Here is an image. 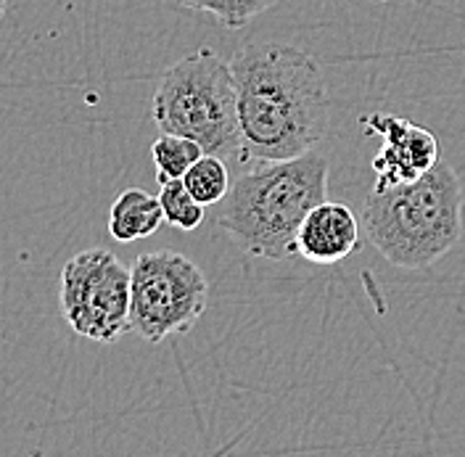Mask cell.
Returning <instances> with one entry per match:
<instances>
[{"mask_svg": "<svg viewBox=\"0 0 465 457\" xmlns=\"http://www.w3.org/2000/svg\"><path fill=\"white\" fill-rule=\"evenodd\" d=\"M243 162H283L312 151L331 95L315 56L281 43L238 48L231 58Z\"/></svg>", "mask_w": 465, "mask_h": 457, "instance_id": "1", "label": "cell"}, {"mask_svg": "<svg viewBox=\"0 0 465 457\" xmlns=\"http://www.w3.org/2000/svg\"><path fill=\"white\" fill-rule=\"evenodd\" d=\"M328 162L315 151L243 172L217 206V223L252 257L286 262L296 254L304 217L325 201Z\"/></svg>", "mask_w": 465, "mask_h": 457, "instance_id": "2", "label": "cell"}, {"mask_svg": "<svg viewBox=\"0 0 465 457\" xmlns=\"http://www.w3.org/2000/svg\"><path fill=\"white\" fill-rule=\"evenodd\" d=\"M362 228L394 267L423 270L463 238V185L447 162L394 188H373L362 204Z\"/></svg>", "mask_w": 465, "mask_h": 457, "instance_id": "3", "label": "cell"}, {"mask_svg": "<svg viewBox=\"0 0 465 457\" xmlns=\"http://www.w3.org/2000/svg\"><path fill=\"white\" fill-rule=\"evenodd\" d=\"M153 122L162 133L185 135L203 154H238V93L231 61L199 48L173 64L153 93Z\"/></svg>", "mask_w": 465, "mask_h": 457, "instance_id": "4", "label": "cell"}, {"mask_svg": "<svg viewBox=\"0 0 465 457\" xmlns=\"http://www.w3.org/2000/svg\"><path fill=\"white\" fill-rule=\"evenodd\" d=\"M130 328L143 342L159 343L188 333L206 313L209 281L193 259L162 249L130 267Z\"/></svg>", "mask_w": 465, "mask_h": 457, "instance_id": "5", "label": "cell"}, {"mask_svg": "<svg viewBox=\"0 0 465 457\" xmlns=\"http://www.w3.org/2000/svg\"><path fill=\"white\" fill-rule=\"evenodd\" d=\"M130 267L109 249H85L61 267L58 304L80 339L114 343L130 333Z\"/></svg>", "mask_w": 465, "mask_h": 457, "instance_id": "6", "label": "cell"}, {"mask_svg": "<svg viewBox=\"0 0 465 457\" xmlns=\"http://www.w3.org/2000/svg\"><path fill=\"white\" fill-rule=\"evenodd\" d=\"M368 135H378L383 144L371 162L376 188H394L412 183L441 162V145L434 133L397 114H365L360 119Z\"/></svg>", "mask_w": 465, "mask_h": 457, "instance_id": "7", "label": "cell"}, {"mask_svg": "<svg viewBox=\"0 0 465 457\" xmlns=\"http://www.w3.org/2000/svg\"><path fill=\"white\" fill-rule=\"evenodd\" d=\"M360 220L341 201H320L296 235V254L312 264H336L360 249Z\"/></svg>", "mask_w": 465, "mask_h": 457, "instance_id": "8", "label": "cell"}, {"mask_svg": "<svg viewBox=\"0 0 465 457\" xmlns=\"http://www.w3.org/2000/svg\"><path fill=\"white\" fill-rule=\"evenodd\" d=\"M164 225V212L159 196H151L141 188H127L119 194L109 212V233L119 243H133L153 235Z\"/></svg>", "mask_w": 465, "mask_h": 457, "instance_id": "9", "label": "cell"}, {"mask_svg": "<svg viewBox=\"0 0 465 457\" xmlns=\"http://www.w3.org/2000/svg\"><path fill=\"white\" fill-rule=\"evenodd\" d=\"M202 156V145L185 135H174V133H162L151 145V159H153L159 185L167 180H183L185 172L191 170Z\"/></svg>", "mask_w": 465, "mask_h": 457, "instance_id": "10", "label": "cell"}, {"mask_svg": "<svg viewBox=\"0 0 465 457\" xmlns=\"http://www.w3.org/2000/svg\"><path fill=\"white\" fill-rule=\"evenodd\" d=\"M185 188L203 206H217L231 191V172L217 154H203L202 159L185 172Z\"/></svg>", "mask_w": 465, "mask_h": 457, "instance_id": "11", "label": "cell"}, {"mask_svg": "<svg viewBox=\"0 0 465 457\" xmlns=\"http://www.w3.org/2000/svg\"><path fill=\"white\" fill-rule=\"evenodd\" d=\"M174 3L185 11L214 16L223 27L241 29L264 14L275 0H174Z\"/></svg>", "mask_w": 465, "mask_h": 457, "instance_id": "12", "label": "cell"}, {"mask_svg": "<svg viewBox=\"0 0 465 457\" xmlns=\"http://www.w3.org/2000/svg\"><path fill=\"white\" fill-rule=\"evenodd\" d=\"M159 204L164 212V223L177 230H196L203 223V204L193 199L183 180H167L159 188Z\"/></svg>", "mask_w": 465, "mask_h": 457, "instance_id": "13", "label": "cell"}, {"mask_svg": "<svg viewBox=\"0 0 465 457\" xmlns=\"http://www.w3.org/2000/svg\"><path fill=\"white\" fill-rule=\"evenodd\" d=\"M8 14V0H0V19Z\"/></svg>", "mask_w": 465, "mask_h": 457, "instance_id": "14", "label": "cell"}, {"mask_svg": "<svg viewBox=\"0 0 465 457\" xmlns=\"http://www.w3.org/2000/svg\"><path fill=\"white\" fill-rule=\"evenodd\" d=\"M373 3H389V0H373Z\"/></svg>", "mask_w": 465, "mask_h": 457, "instance_id": "15", "label": "cell"}]
</instances>
